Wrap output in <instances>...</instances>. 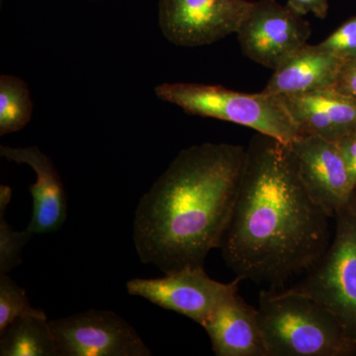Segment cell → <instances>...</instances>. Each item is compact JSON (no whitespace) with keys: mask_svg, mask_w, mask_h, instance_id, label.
<instances>
[{"mask_svg":"<svg viewBox=\"0 0 356 356\" xmlns=\"http://www.w3.org/2000/svg\"><path fill=\"white\" fill-rule=\"evenodd\" d=\"M13 198V189L0 186V274H8L22 262L23 248L32 235L24 231H15L6 219L7 205Z\"/></svg>","mask_w":356,"mask_h":356,"instance_id":"e0dca14e","label":"cell"},{"mask_svg":"<svg viewBox=\"0 0 356 356\" xmlns=\"http://www.w3.org/2000/svg\"><path fill=\"white\" fill-rule=\"evenodd\" d=\"M334 219L329 248L302 282L291 288L331 312L356 344V194Z\"/></svg>","mask_w":356,"mask_h":356,"instance_id":"5b68a950","label":"cell"},{"mask_svg":"<svg viewBox=\"0 0 356 356\" xmlns=\"http://www.w3.org/2000/svg\"><path fill=\"white\" fill-rule=\"evenodd\" d=\"M58 356H149L132 325L111 311L89 310L50 321Z\"/></svg>","mask_w":356,"mask_h":356,"instance_id":"52a82bcc","label":"cell"},{"mask_svg":"<svg viewBox=\"0 0 356 356\" xmlns=\"http://www.w3.org/2000/svg\"><path fill=\"white\" fill-rule=\"evenodd\" d=\"M343 62L356 58V15L318 44Z\"/></svg>","mask_w":356,"mask_h":356,"instance_id":"d6986e66","label":"cell"},{"mask_svg":"<svg viewBox=\"0 0 356 356\" xmlns=\"http://www.w3.org/2000/svg\"><path fill=\"white\" fill-rule=\"evenodd\" d=\"M334 89L356 99V58L344 62Z\"/></svg>","mask_w":356,"mask_h":356,"instance_id":"44dd1931","label":"cell"},{"mask_svg":"<svg viewBox=\"0 0 356 356\" xmlns=\"http://www.w3.org/2000/svg\"><path fill=\"white\" fill-rule=\"evenodd\" d=\"M331 218L307 191L290 144L257 133L220 248L236 277L275 289L323 257Z\"/></svg>","mask_w":356,"mask_h":356,"instance_id":"6da1fadb","label":"cell"},{"mask_svg":"<svg viewBox=\"0 0 356 356\" xmlns=\"http://www.w3.org/2000/svg\"><path fill=\"white\" fill-rule=\"evenodd\" d=\"M257 315L267 356L356 355L331 312L292 288L261 291Z\"/></svg>","mask_w":356,"mask_h":356,"instance_id":"3957f363","label":"cell"},{"mask_svg":"<svg viewBox=\"0 0 356 356\" xmlns=\"http://www.w3.org/2000/svg\"><path fill=\"white\" fill-rule=\"evenodd\" d=\"M290 147L311 197L334 218L356 194L339 147L336 143L311 135H300Z\"/></svg>","mask_w":356,"mask_h":356,"instance_id":"30bf717a","label":"cell"},{"mask_svg":"<svg viewBox=\"0 0 356 356\" xmlns=\"http://www.w3.org/2000/svg\"><path fill=\"white\" fill-rule=\"evenodd\" d=\"M240 278L229 283L212 280L204 266H191L165 273L159 278L128 281L127 291L161 307L203 323L232 292L238 289Z\"/></svg>","mask_w":356,"mask_h":356,"instance_id":"ba28073f","label":"cell"},{"mask_svg":"<svg viewBox=\"0 0 356 356\" xmlns=\"http://www.w3.org/2000/svg\"><path fill=\"white\" fill-rule=\"evenodd\" d=\"M33 102L29 88L20 77L0 76V136L22 130L31 120Z\"/></svg>","mask_w":356,"mask_h":356,"instance_id":"2e32d148","label":"cell"},{"mask_svg":"<svg viewBox=\"0 0 356 356\" xmlns=\"http://www.w3.org/2000/svg\"><path fill=\"white\" fill-rule=\"evenodd\" d=\"M250 4L248 0H159V27L177 46H205L236 33Z\"/></svg>","mask_w":356,"mask_h":356,"instance_id":"9c48e42d","label":"cell"},{"mask_svg":"<svg viewBox=\"0 0 356 356\" xmlns=\"http://www.w3.org/2000/svg\"><path fill=\"white\" fill-rule=\"evenodd\" d=\"M311 32L310 23L291 7L259 0L252 2L236 34L245 57L275 70L308 44Z\"/></svg>","mask_w":356,"mask_h":356,"instance_id":"8992f818","label":"cell"},{"mask_svg":"<svg viewBox=\"0 0 356 356\" xmlns=\"http://www.w3.org/2000/svg\"><path fill=\"white\" fill-rule=\"evenodd\" d=\"M287 6L301 15L312 13L325 19L329 13V0H287Z\"/></svg>","mask_w":356,"mask_h":356,"instance_id":"7402d4cb","label":"cell"},{"mask_svg":"<svg viewBox=\"0 0 356 356\" xmlns=\"http://www.w3.org/2000/svg\"><path fill=\"white\" fill-rule=\"evenodd\" d=\"M356 191V129L336 143Z\"/></svg>","mask_w":356,"mask_h":356,"instance_id":"ffe728a7","label":"cell"},{"mask_svg":"<svg viewBox=\"0 0 356 356\" xmlns=\"http://www.w3.org/2000/svg\"><path fill=\"white\" fill-rule=\"evenodd\" d=\"M1 356H58L57 343L46 313L16 318L0 332Z\"/></svg>","mask_w":356,"mask_h":356,"instance_id":"9a60e30c","label":"cell"},{"mask_svg":"<svg viewBox=\"0 0 356 356\" xmlns=\"http://www.w3.org/2000/svg\"><path fill=\"white\" fill-rule=\"evenodd\" d=\"M2 158L27 165L36 173V181L30 185L33 198L31 221L27 231L31 235L54 233L67 220V193L64 184L51 159L38 147H0Z\"/></svg>","mask_w":356,"mask_h":356,"instance_id":"8fae6325","label":"cell"},{"mask_svg":"<svg viewBox=\"0 0 356 356\" xmlns=\"http://www.w3.org/2000/svg\"><path fill=\"white\" fill-rule=\"evenodd\" d=\"M154 93L186 113L245 126L285 144L300 136L280 98L262 91L254 95L220 86L165 83L156 86Z\"/></svg>","mask_w":356,"mask_h":356,"instance_id":"277c9868","label":"cell"},{"mask_svg":"<svg viewBox=\"0 0 356 356\" xmlns=\"http://www.w3.org/2000/svg\"><path fill=\"white\" fill-rule=\"evenodd\" d=\"M39 311L33 308L27 293L18 286L8 274H0V332L13 324L16 318Z\"/></svg>","mask_w":356,"mask_h":356,"instance_id":"ac0fdd59","label":"cell"},{"mask_svg":"<svg viewBox=\"0 0 356 356\" xmlns=\"http://www.w3.org/2000/svg\"><path fill=\"white\" fill-rule=\"evenodd\" d=\"M278 97L300 135L317 136L337 143L356 129V99L337 89Z\"/></svg>","mask_w":356,"mask_h":356,"instance_id":"7c38bea8","label":"cell"},{"mask_svg":"<svg viewBox=\"0 0 356 356\" xmlns=\"http://www.w3.org/2000/svg\"><path fill=\"white\" fill-rule=\"evenodd\" d=\"M217 356H267L257 309L238 294L228 295L201 325Z\"/></svg>","mask_w":356,"mask_h":356,"instance_id":"4fadbf2b","label":"cell"},{"mask_svg":"<svg viewBox=\"0 0 356 356\" xmlns=\"http://www.w3.org/2000/svg\"><path fill=\"white\" fill-rule=\"evenodd\" d=\"M343 60L320 44H306L273 70L262 92L274 96L304 95L334 88Z\"/></svg>","mask_w":356,"mask_h":356,"instance_id":"5bb4252c","label":"cell"},{"mask_svg":"<svg viewBox=\"0 0 356 356\" xmlns=\"http://www.w3.org/2000/svg\"><path fill=\"white\" fill-rule=\"evenodd\" d=\"M247 147L194 145L182 149L140 198L133 224L140 261L163 273L203 266L220 248L238 197Z\"/></svg>","mask_w":356,"mask_h":356,"instance_id":"7a4b0ae2","label":"cell"}]
</instances>
